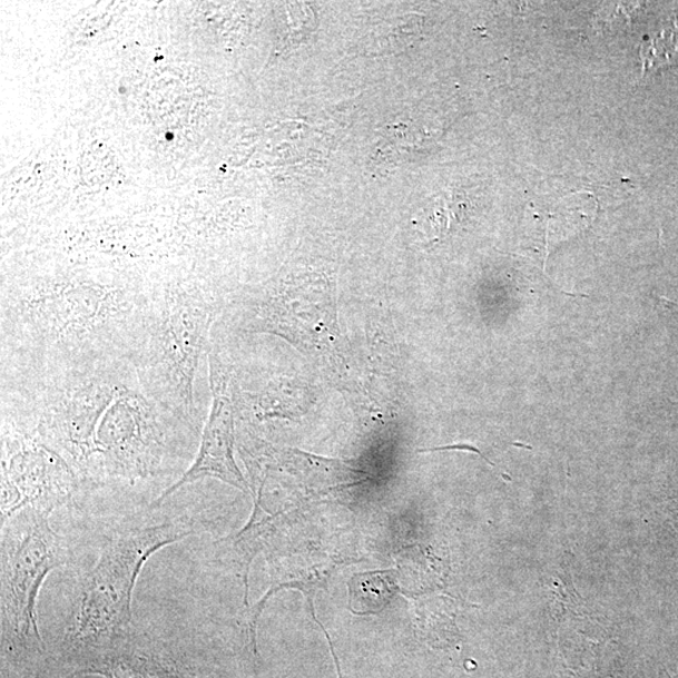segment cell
I'll return each mask as SVG.
<instances>
[{
    "label": "cell",
    "mask_w": 678,
    "mask_h": 678,
    "mask_svg": "<svg viewBox=\"0 0 678 678\" xmlns=\"http://www.w3.org/2000/svg\"><path fill=\"white\" fill-rule=\"evenodd\" d=\"M29 425L80 485L157 474L176 436L191 432L146 395L129 361L57 373L26 401Z\"/></svg>",
    "instance_id": "obj_1"
},
{
    "label": "cell",
    "mask_w": 678,
    "mask_h": 678,
    "mask_svg": "<svg viewBox=\"0 0 678 678\" xmlns=\"http://www.w3.org/2000/svg\"><path fill=\"white\" fill-rule=\"evenodd\" d=\"M154 293L92 281L46 282L2 301V381L139 357Z\"/></svg>",
    "instance_id": "obj_2"
},
{
    "label": "cell",
    "mask_w": 678,
    "mask_h": 678,
    "mask_svg": "<svg viewBox=\"0 0 678 678\" xmlns=\"http://www.w3.org/2000/svg\"><path fill=\"white\" fill-rule=\"evenodd\" d=\"M213 302L195 286L154 293L149 327L135 363L155 404L191 432L198 431L195 379L216 316Z\"/></svg>",
    "instance_id": "obj_3"
},
{
    "label": "cell",
    "mask_w": 678,
    "mask_h": 678,
    "mask_svg": "<svg viewBox=\"0 0 678 678\" xmlns=\"http://www.w3.org/2000/svg\"><path fill=\"white\" fill-rule=\"evenodd\" d=\"M184 520L131 527L105 542L73 605L68 637L78 651L101 647L131 628L132 595L144 564L160 549L194 534Z\"/></svg>",
    "instance_id": "obj_4"
},
{
    "label": "cell",
    "mask_w": 678,
    "mask_h": 678,
    "mask_svg": "<svg viewBox=\"0 0 678 678\" xmlns=\"http://www.w3.org/2000/svg\"><path fill=\"white\" fill-rule=\"evenodd\" d=\"M2 636L11 650L42 652L37 598L46 577L68 560L65 540L53 532L49 514L19 510L3 522Z\"/></svg>",
    "instance_id": "obj_5"
},
{
    "label": "cell",
    "mask_w": 678,
    "mask_h": 678,
    "mask_svg": "<svg viewBox=\"0 0 678 678\" xmlns=\"http://www.w3.org/2000/svg\"><path fill=\"white\" fill-rule=\"evenodd\" d=\"M2 522L19 510L51 515L80 483L66 461L26 430L3 421Z\"/></svg>",
    "instance_id": "obj_6"
},
{
    "label": "cell",
    "mask_w": 678,
    "mask_h": 678,
    "mask_svg": "<svg viewBox=\"0 0 678 678\" xmlns=\"http://www.w3.org/2000/svg\"><path fill=\"white\" fill-rule=\"evenodd\" d=\"M213 405L206 422L198 455L193 465L163 491L151 508L161 507L165 501L186 487L203 479H216L247 493L249 487L234 459L235 444V402L232 385V371L222 360L218 350L208 348Z\"/></svg>",
    "instance_id": "obj_7"
},
{
    "label": "cell",
    "mask_w": 678,
    "mask_h": 678,
    "mask_svg": "<svg viewBox=\"0 0 678 678\" xmlns=\"http://www.w3.org/2000/svg\"><path fill=\"white\" fill-rule=\"evenodd\" d=\"M351 607L356 613H376L386 607L396 587L386 573L360 574L351 582Z\"/></svg>",
    "instance_id": "obj_8"
},
{
    "label": "cell",
    "mask_w": 678,
    "mask_h": 678,
    "mask_svg": "<svg viewBox=\"0 0 678 678\" xmlns=\"http://www.w3.org/2000/svg\"><path fill=\"white\" fill-rule=\"evenodd\" d=\"M643 71L655 70L665 63L671 65L678 61V23L670 29H665L660 37L651 39L650 45L641 48Z\"/></svg>",
    "instance_id": "obj_9"
},
{
    "label": "cell",
    "mask_w": 678,
    "mask_h": 678,
    "mask_svg": "<svg viewBox=\"0 0 678 678\" xmlns=\"http://www.w3.org/2000/svg\"><path fill=\"white\" fill-rule=\"evenodd\" d=\"M672 304H674V307H676V309H677V312H678V306H677V304H676V303H672Z\"/></svg>",
    "instance_id": "obj_10"
}]
</instances>
